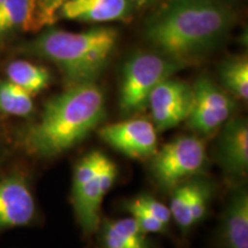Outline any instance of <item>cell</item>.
<instances>
[{
  "label": "cell",
  "mask_w": 248,
  "mask_h": 248,
  "mask_svg": "<svg viewBox=\"0 0 248 248\" xmlns=\"http://www.w3.org/2000/svg\"><path fill=\"white\" fill-rule=\"evenodd\" d=\"M125 209L132 215V218L137 222L139 228L145 233H161L166 231L167 226L160 222L156 217L140 206L135 199L125 203Z\"/></svg>",
  "instance_id": "ffe728a7"
},
{
  "label": "cell",
  "mask_w": 248,
  "mask_h": 248,
  "mask_svg": "<svg viewBox=\"0 0 248 248\" xmlns=\"http://www.w3.org/2000/svg\"><path fill=\"white\" fill-rule=\"evenodd\" d=\"M170 213L184 233L191 231L206 216L213 186L206 178L192 177L173 188Z\"/></svg>",
  "instance_id": "30bf717a"
},
{
  "label": "cell",
  "mask_w": 248,
  "mask_h": 248,
  "mask_svg": "<svg viewBox=\"0 0 248 248\" xmlns=\"http://www.w3.org/2000/svg\"><path fill=\"white\" fill-rule=\"evenodd\" d=\"M135 200L145 209H147L154 217H156L160 222L168 226L170 219H171V213L168 207H166L162 202L148 194H142L140 197L136 198Z\"/></svg>",
  "instance_id": "7402d4cb"
},
{
  "label": "cell",
  "mask_w": 248,
  "mask_h": 248,
  "mask_svg": "<svg viewBox=\"0 0 248 248\" xmlns=\"http://www.w3.org/2000/svg\"><path fill=\"white\" fill-rule=\"evenodd\" d=\"M32 94L11 80L0 82V111L8 115L26 117L35 109Z\"/></svg>",
  "instance_id": "ac0fdd59"
},
{
  "label": "cell",
  "mask_w": 248,
  "mask_h": 248,
  "mask_svg": "<svg viewBox=\"0 0 248 248\" xmlns=\"http://www.w3.org/2000/svg\"><path fill=\"white\" fill-rule=\"evenodd\" d=\"M206 160L202 139L198 136H181L155 152L151 157L150 169L160 188L172 191L199 175Z\"/></svg>",
  "instance_id": "8992f818"
},
{
  "label": "cell",
  "mask_w": 248,
  "mask_h": 248,
  "mask_svg": "<svg viewBox=\"0 0 248 248\" xmlns=\"http://www.w3.org/2000/svg\"><path fill=\"white\" fill-rule=\"evenodd\" d=\"M16 30H36V0H0V39Z\"/></svg>",
  "instance_id": "2e32d148"
},
{
  "label": "cell",
  "mask_w": 248,
  "mask_h": 248,
  "mask_svg": "<svg viewBox=\"0 0 248 248\" xmlns=\"http://www.w3.org/2000/svg\"><path fill=\"white\" fill-rule=\"evenodd\" d=\"M193 106L186 122L198 137L213 136L233 113L234 102L224 90L208 77H201L192 86Z\"/></svg>",
  "instance_id": "52a82bcc"
},
{
  "label": "cell",
  "mask_w": 248,
  "mask_h": 248,
  "mask_svg": "<svg viewBox=\"0 0 248 248\" xmlns=\"http://www.w3.org/2000/svg\"><path fill=\"white\" fill-rule=\"evenodd\" d=\"M101 248H152L147 235L132 218L104 219L99 224Z\"/></svg>",
  "instance_id": "9a60e30c"
},
{
  "label": "cell",
  "mask_w": 248,
  "mask_h": 248,
  "mask_svg": "<svg viewBox=\"0 0 248 248\" xmlns=\"http://www.w3.org/2000/svg\"><path fill=\"white\" fill-rule=\"evenodd\" d=\"M216 145V159L232 178L246 176L248 170V123L243 116L224 123Z\"/></svg>",
  "instance_id": "4fadbf2b"
},
{
  "label": "cell",
  "mask_w": 248,
  "mask_h": 248,
  "mask_svg": "<svg viewBox=\"0 0 248 248\" xmlns=\"http://www.w3.org/2000/svg\"><path fill=\"white\" fill-rule=\"evenodd\" d=\"M64 1L67 0H36V29L53 24L58 9Z\"/></svg>",
  "instance_id": "44dd1931"
},
{
  "label": "cell",
  "mask_w": 248,
  "mask_h": 248,
  "mask_svg": "<svg viewBox=\"0 0 248 248\" xmlns=\"http://www.w3.org/2000/svg\"><path fill=\"white\" fill-rule=\"evenodd\" d=\"M99 136L114 150L131 159H147L157 151L156 129L146 119L109 124L99 130Z\"/></svg>",
  "instance_id": "9c48e42d"
},
{
  "label": "cell",
  "mask_w": 248,
  "mask_h": 248,
  "mask_svg": "<svg viewBox=\"0 0 248 248\" xmlns=\"http://www.w3.org/2000/svg\"><path fill=\"white\" fill-rule=\"evenodd\" d=\"M156 131L175 128L187 120L193 106V89L181 79L167 78L151 92L147 100Z\"/></svg>",
  "instance_id": "ba28073f"
},
{
  "label": "cell",
  "mask_w": 248,
  "mask_h": 248,
  "mask_svg": "<svg viewBox=\"0 0 248 248\" xmlns=\"http://www.w3.org/2000/svg\"><path fill=\"white\" fill-rule=\"evenodd\" d=\"M219 77L229 92L240 100L248 99V61L246 57L232 58L219 69Z\"/></svg>",
  "instance_id": "d6986e66"
},
{
  "label": "cell",
  "mask_w": 248,
  "mask_h": 248,
  "mask_svg": "<svg viewBox=\"0 0 248 248\" xmlns=\"http://www.w3.org/2000/svg\"><path fill=\"white\" fill-rule=\"evenodd\" d=\"M184 67L161 53L140 52L126 60L122 70L120 109L125 116L145 109L153 89Z\"/></svg>",
  "instance_id": "5b68a950"
},
{
  "label": "cell",
  "mask_w": 248,
  "mask_h": 248,
  "mask_svg": "<svg viewBox=\"0 0 248 248\" xmlns=\"http://www.w3.org/2000/svg\"><path fill=\"white\" fill-rule=\"evenodd\" d=\"M6 73L8 80L26 90L30 94H36L45 90L51 79L49 71L46 68L24 60L11 62Z\"/></svg>",
  "instance_id": "e0dca14e"
},
{
  "label": "cell",
  "mask_w": 248,
  "mask_h": 248,
  "mask_svg": "<svg viewBox=\"0 0 248 248\" xmlns=\"http://www.w3.org/2000/svg\"><path fill=\"white\" fill-rule=\"evenodd\" d=\"M233 20L219 0H170L148 23L146 37L159 53L186 67L221 44Z\"/></svg>",
  "instance_id": "6da1fadb"
},
{
  "label": "cell",
  "mask_w": 248,
  "mask_h": 248,
  "mask_svg": "<svg viewBox=\"0 0 248 248\" xmlns=\"http://www.w3.org/2000/svg\"><path fill=\"white\" fill-rule=\"evenodd\" d=\"M105 116V95L95 82L70 85L46 102L38 122L24 133V147L38 157L58 156L84 140Z\"/></svg>",
  "instance_id": "7a4b0ae2"
},
{
  "label": "cell",
  "mask_w": 248,
  "mask_h": 248,
  "mask_svg": "<svg viewBox=\"0 0 248 248\" xmlns=\"http://www.w3.org/2000/svg\"><path fill=\"white\" fill-rule=\"evenodd\" d=\"M141 4V0H67L58 9L55 18L84 23L124 21Z\"/></svg>",
  "instance_id": "7c38bea8"
},
{
  "label": "cell",
  "mask_w": 248,
  "mask_h": 248,
  "mask_svg": "<svg viewBox=\"0 0 248 248\" xmlns=\"http://www.w3.org/2000/svg\"><path fill=\"white\" fill-rule=\"evenodd\" d=\"M217 248H248V193L244 185L233 190L216 235Z\"/></svg>",
  "instance_id": "5bb4252c"
},
{
  "label": "cell",
  "mask_w": 248,
  "mask_h": 248,
  "mask_svg": "<svg viewBox=\"0 0 248 248\" xmlns=\"http://www.w3.org/2000/svg\"><path fill=\"white\" fill-rule=\"evenodd\" d=\"M35 213V199L23 175L14 172L0 181V230L28 225Z\"/></svg>",
  "instance_id": "8fae6325"
},
{
  "label": "cell",
  "mask_w": 248,
  "mask_h": 248,
  "mask_svg": "<svg viewBox=\"0 0 248 248\" xmlns=\"http://www.w3.org/2000/svg\"><path fill=\"white\" fill-rule=\"evenodd\" d=\"M119 33L114 28H92L82 32L48 29L23 51L53 62L68 85L94 83L106 69Z\"/></svg>",
  "instance_id": "3957f363"
},
{
  "label": "cell",
  "mask_w": 248,
  "mask_h": 248,
  "mask_svg": "<svg viewBox=\"0 0 248 248\" xmlns=\"http://www.w3.org/2000/svg\"><path fill=\"white\" fill-rule=\"evenodd\" d=\"M117 177V167L102 152L92 151L76 164L73 178V204L85 237L99 229L100 208Z\"/></svg>",
  "instance_id": "277c9868"
}]
</instances>
